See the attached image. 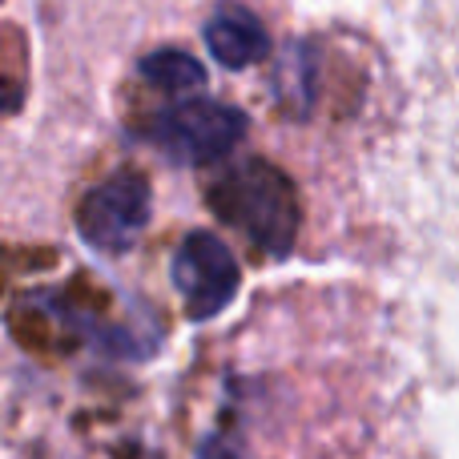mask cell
<instances>
[{
  "instance_id": "1",
  "label": "cell",
  "mask_w": 459,
  "mask_h": 459,
  "mask_svg": "<svg viewBox=\"0 0 459 459\" xmlns=\"http://www.w3.org/2000/svg\"><path fill=\"white\" fill-rule=\"evenodd\" d=\"M206 198L214 214L242 230L262 254L270 258L290 254L294 234H299V198H294L290 178L278 166L262 158L238 161L210 186Z\"/></svg>"
},
{
  "instance_id": "2",
  "label": "cell",
  "mask_w": 459,
  "mask_h": 459,
  "mask_svg": "<svg viewBox=\"0 0 459 459\" xmlns=\"http://www.w3.org/2000/svg\"><path fill=\"white\" fill-rule=\"evenodd\" d=\"M246 137V117L214 97H190V101L166 109L150 126V142L186 166H214L230 158Z\"/></svg>"
},
{
  "instance_id": "3",
  "label": "cell",
  "mask_w": 459,
  "mask_h": 459,
  "mask_svg": "<svg viewBox=\"0 0 459 459\" xmlns=\"http://www.w3.org/2000/svg\"><path fill=\"white\" fill-rule=\"evenodd\" d=\"M153 210V190L137 169H117L101 186L85 194L77 206V230L89 246L105 254H121L142 238Z\"/></svg>"
},
{
  "instance_id": "4",
  "label": "cell",
  "mask_w": 459,
  "mask_h": 459,
  "mask_svg": "<svg viewBox=\"0 0 459 459\" xmlns=\"http://www.w3.org/2000/svg\"><path fill=\"white\" fill-rule=\"evenodd\" d=\"M242 270L230 246L210 230H194L174 254V286L194 323H210L234 302Z\"/></svg>"
},
{
  "instance_id": "5",
  "label": "cell",
  "mask_w": 459,
  "mask_h": 459,
  "mask_svg": "<svg viewBox=\"0 0 459 459\" xmlns=\"http://www.w3.org/2000/svg\"><path fill=\"white\" fill-rule=\"evenodd\" d=\"M206 45L218 65L226 69H246V65L262 61L270 53V37L262 21L238 0H222L214 16L206 21Z\"/></svg>"
},
{
  "instance_id": "6",
  "label": "cell",
  "mask_w": 459,
  "mask_h": 459,
  "mask_svg": "<svg viewBox=\"0 0 459 459\" xmlns=\"http://www.w3.org/2000/svg\"><path fill=\"white\" fill-rule=\"evenodd\" d=\"M137 69H142V77L150 81V85H158L161 93H194V89L206 85L202 65L194 61L190 53H182V48H161V53H150Z\"/></svg>"
},
{
  "instance_id": "7",
  "label": "cell",
  "mask_w": 459,
  "mask_h": 459,
  "mask_svg": "<svg viewBox=\"0 0 459 459\" xmlns=\"http://www.w3.org/2000/svg\"><path fill=\"white\" fill-rule=\"evenodd\" d=\"M198 459H238V452L226 444V439H202Z\"/></svg>"
}]
</instances>
